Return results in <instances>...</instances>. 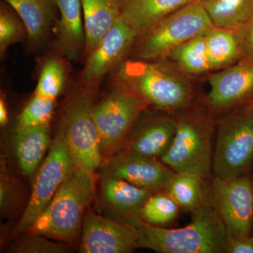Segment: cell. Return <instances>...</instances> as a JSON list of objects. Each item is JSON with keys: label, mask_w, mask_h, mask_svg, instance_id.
<instances>
[{"label": "cell", "mask_w": 253, "mask_h": 253, "mask_svg": "<svg viewBox=\"0 0 253 253\" xmlns=\"http://www.w3.org/2000/svg\"><path fill=\"white\" fill-rule=\"evenodd\" d=\"M116 69L117 84L158 111L175 114L200 102L189 76L168 60L126 59Z\"/></svg>", "instance_id": "6da1fadb"}, {"label": "cell", "mask_w": 253, "mask_h": 253, "mask_svg": "<svg viewBox=\"0 0 253 253\" xmlns=\"http://www.w3.org/2000/svg\"><path fill=\"white\" fill-rule=\"evenodd\" d=\"M189 224L178 229L146 224L138 217L125 220L136 228L137 248L159 253H226L229 236L209 204L193 211Z\"/></svg>", "instance_id": "7a4b0ae2"}, {"label": "cell", "mask_w": 253, "mask_h": 253, "mask_svg": "<svg viewBox=\"0 0 253 253\" xmlns=\"http://www.w3.org/2000/svg\"><path fill=\"white\" fill-rule=\"evenodd\" d=\"M174 116V139L160 161L173 172L195 173L209 180L212 177V140L217 126L214 115L199 102Z\"/></svg>", "instance_id": "3957f363"}, {"label": "cell", "mask_w": 253, "mask_h": 253, "mask_svg": "<svg viewBox=\"0 0 253 253\" xmlns=\"http://www.w3.org/2000/svg\"><path fill=\"white\" fill-rule=\"evenodd\" d=\"M94 174L75 166L47 207L26 232L71 243L83 226L84 212L94 196Z\"/></svg>", "instance_id": "277c9868"}, {"label": "cell", "mask_w": 253, "mask_h": 253, "mask_svg": "<svg viewBox=\"0 0 253 253\" xmlns=\"http://www.w3.org/2000/svg\"><path fill=\"white\" fill-rule=\"evenodd\" d=\"M213 26L201 0H198L163 18L138 37L132 48L134 59H166L178 46L206 34Z\"/></svg>", "instance_id": "5b68a950"}, {"label": "cell", "mask_w": 253, "mask_h": 253, "mask_svg": "<svg viewBox=\"0 0 253 253\" xmlns=\"http://www.w3.org/2000/svg\"><path fill=\"white\" fill-rule=\"evenodd\" d=\"M93 89L85 86L71 96L63 111L59 135L67 145L76 166L94 174L104 156L93 118Z\"/></svg>", "instance_id": "8992f818"}, {"label": "cell", "mask_w": 253, "mask_h": 253, "mask_svg": "<svg viewBox=\"0 0 253 253\" xmlns=\"http://www.w3.org/2000/svg\"><path fill=\"white\" fill-rule=\"evenodd\" d=\"M253 161V111L235 109L217 123L213 153L214 176L231 179L244 175Z\"/></svg>", "instance_id": "52a82bcc"}, {"label": "cell", "mask_w": 253, "mask_h": 253, "mask_svg": "<svg viewBox=\"0 0 253 253\" xmlns=\"http://www.w3.org/2000/svg\"><path fill=\"white\" fill-rule=\"evenodd\" d=\"M148 105L124 86L118 84L104 99L94 104L93 118L103 156L116 154Z\"/></svg>", "instance_id": "ba28073f"}, {"label": "cell", "mask_w": 253, "mask_h": 253, "mask_svg": "<svg viewBox=\"0 0 253 253\" xmlns=\"http://www.w3.org/2000/svg\"><path fill=\"white\" fill-rule=\"evenodd\" d=\"M208 204L224 222L229 238L251 235L253 229V178L245 174L208 181Z\"/></svg>", "instance_id": "9c48e42d"}, {"label": "cell", "mask_w": 253, "mask_h": 253, "mask_svg": "<svg viewBox=\"0 0 253 253\" xmlns=\"http://www.w3.org/2000/svg\"><path fill=\"white\" fill-rule=\"evenodd\" d=\"M76 166L67 145L58 135L51 143L49 154L37 170L32 194L13 235L26 232L44 212L56 191Z\"/></svg>", "instance_id": "30bf717a"}, {"label": "cell", "mask_w": 253, "mask_h": 253, "mask_svg": "<svg viewBox=\"0 0 253 253\" xmlns=\"http://www.w3.org/2000/svg\"><path fill=\"white\" fill-rule=\"evenodd\" d=\"M205 104L214 116L239 107L253 96V60L241 59L208 79Z\"/></svg>", "instance_id": "8fae6325"}, {"label": "cell", "mask_w": 253, "mask_h": 253, "mask_svg": "<svg viewBox=\"0 0 253 253\" xmlns=\"http://www.w3.org/2000/svg\"><path fill=\"white\" fill-rule=\"evenodd\" d=\"M139 33L122 16L87 58L83 81L94 88L106 73L116 69L132 50Z\"/></svg>", "instance_id": "7c38bea8"}, {"label": "cell", "mask_w": 253, "mask_h": 253, "mask_svg": "<svg viewBox=\"0 0 253 253\" xmlns=\"http://www.w3.org/2000/svg\"><path fill=\"white\" fill-rule=\"evenodd\" d=\"M82 228L80 253H129L138 249L137 231L129 223L89 212L84 216Z\"/></svg>", "instance_id": "4fadbf2b"}, {"label": "cell", "mask_w": 253, "mask_h": 253, "mask_svg": "<svg viewBox=\"0 0 253 253\" xmlns=\"http://www.w3.org/2000/svg\"><path fill=\"white\" fill-rule=\"evenodd\" d=\"M175 131L174 114L150 113L139 122L137 119L120 151L161 160L172 145Z\"/></svg>", "instance_id": "5bb4252c"}, {"label": "cell", "mask_w": 253, "mask_h": 253, "mask_svg": "<svg viewBox=\"0 0 253 253\" xmlns=\"http://www.w3.org/2000/svg\"><path fill=\"white\" fill-rule=\"evenodd\" d=\"M174 173L156 158L124 151L111 156L104 169V175L120 178L138 187L156 192L166 189Z\"/></svg>", "instance_id": "9a60e30c"}, {"label": "cell", "mask_w": 253, "mask_h": 253, "mask_svg": "<svg viewBox=\"0 0 253 253\" xmlns=\"http://www.w3.org/2000/svg\"><path fill=\"white\" fill-rule=\"evenodd\" d=\"M59 9L57 46L68 59H77L85 51L86 37L82 19L81 0H53Z\"/></svg>", "instance_id": "2e32d148"}, {"label": "cell", "mask_w": 253, "mask_h": 253, "mask_svg": "<svg viewBox=\"0 0 253 253\" xmlns=\"http://www.w3.org/2000/svg\"><path fill=\"white\" fill-rule=\"evenodd\" d=\"M101 190L104 202L115 212L121 214L123 221L139 217L145 202L156 192L109 175L103 176Z\"/></svg>", "instance_id": "e0dca14e"}, {"label": "cell", "mask_w": 253, "mask_h": 253, "mask_svg": "<svg viewBox=\"0 0 253 253\" xmlns=\"http://www.w3.org/2000/svg\"><path fill=\"white\" fill-rule=\"evenodd\" d=\"M198 0H118L121 16L139 36L168 15Z\"/></svg>", "instance_id": "ac0fdd59"}, {"label": "cell", "mask_w": 253, "mask_h": 253, "mask_svg": "<svg viewBox=\"0 0 253 253\" xmlns=\"http://www.w3.org/2000/svg\"><path fill=\"white\" fill-rule=\"evenodd\" d=\"M85 31L86 57L121 17L118 0H81Z\"/></svg>", "instance_id": "d6986e66"}, {"label": "cell", "mask_w": 253, "mask_h": 253, "mask_svg": "<svg viewBox=\"0 0 253 253\" xmlns=\"http://www.w3.org/2000/svg\"><path fill=\"white\" fill-rule=\"evenodd\" d=\"M49 146V126L18 129L14 137V150L25 175L36 173Z\"/></svg>", "instance_id": "ffe728a7"}, {"label": "cell", "mask_w": 253, "mask_h": 253, "mask_svg": "<svg viewBox=\"0 0 253 253\" xmlns=\"http://www.w3.org/2000/svg\"><path fill=\"white\" fill-rule=\"evenodd\" d=\"M16 11L24 23L32 44L44 41L54 18L53 0H1Z\"/></svg>", "instance_id": "44dd1931"}, {"label": "cell", "mask_w": 253, "mask_h": 253, "mask_svg": "<svg viewBox=\"0 0 253 253\" xmlns=\"http://www.w3.org/2000/svg\"><path fill=\"white\" fill-rule=\"evenodd\" d=\"M207 181L195 173L174 172L165 191L181 209L192 212L208 204Z\"/></svg>", "instance_id": "7402d4cb"}, {"label": "cell", "mask_w": 253, "mask_h": 253, "mask_svg": "<svg viewBox=\"0 0 253 253\" xmlns=\"http://www.w3.org/2000/svg\"><path fill=\"white\" fill-rule=\"evenodd\" d=\"M205 38L212 71L229 67L242 59L239 39L234 30L213 26Z\"/></svg>", "instance_id": "603a6c76"}, {"label": "cell", "mask_w": 253, "mask_h": 253, "mask_svg": "<svg viewBox=\"0 0 253 253\" xmlns=\"http://www.w3.org/2000/svg\"><path fill=\"white\" fill-rule=\"evenodd\" d=\"M212 24L237 30L253 15V0H201Z\"/></svg>", "instance_id": "cb8c5ba5"}, {"label": "cell", "mask_w": 253, "mask_h": 253, "mask_svg": "<svg viewBox=\"0 0 253 253\" xmlns=\"http://www.w3.org/2000/svg\"><path fill=\"white\" fill-rule=\"evenodd\" d=\"M166 60L188 76L212 71L205 35L196 37L178 46Z\"/></svg>", "instance_id": "d4e9b609"}, {"label": "cell", "mask_w": 253, "mask_h": 253, "mask_svg": "<svg viewBox=\"0 0 253 253\" xmlns=\"http://www.w3.org/2000/svg\"><path fill=\"white\" fill-rule=\"evenodd\" d=\"M181 208L165 190L151 195L145 202L139 214V219L153 226H163L177 217Z\"/></svg>", "instance_id": "484cf974"}, {"label": "cell", "mask_w": 253, "mask_h": 253, "mask_svg": "<svg viewBox=\"0 0 253 253\" xmlns=\"http://www.w3.org/2000/svg\"><path fill=\"white\" fill-rule=\"evenodd\" d=\"M23 202L19 183L11 174L6 160L1 158L0 167V213L1 218H9L17 212Z\"/></svg>", "instance_id": "4316f807"}, {"label": "cell", "mask_w": 253, "mask_h": 253, "mask_svg": "<svg viewBox=\"0 0 253 253\" xmlns=\"http://www.w3.org/2000/svg\"><path fill=\"white\" fill-rule=\"evenodd\" d=\"M66 82L64 65L59 59L51 58L42 68L35 94L41 97L56 100Z\"/></svg>", "instance_id": "83f0119b"}, {"label": "cell", "mask_w": 253, "mask_h": 253, "mask_svg": "<svg viewBox=\"0 0 253 253\" xmlns=\"http://www.w3.org/2000/svg\"><path fill=\"white\" fill-rule=\"evenodd\" d=\"M55 101L33 95L20 114L18 129L49 126L54 110Z\"/></svg>", "instance_id": "f1b7e54d"}, {"label": "cell", "mask_w": 253, "mask_h": 253, "mask_svg": "<svg viewBox=\"0 0 253 253\" xmlns=\"http://www.w3.org/2000/svg\"><path fill=\"white\" fill-rule=\"evenodd\" d=\"M20 236L15 240L7 251L13 253H67L71 249L61 243L54 242L41 234H32Z\"/></svg>", "instance_id": "f546056e"}, {"label": "cell", "mask_w": 253, "mask_h": 253, "mask_svg": "<svg viewBox=\"0 0 253 253\" xmlns=\"http://www.w3.org/2000/svg\"><path fill=\"white\" fill-rule=\"evenodd\" d=\"M26 33L24 23L4 2L0 9V52L4 54L11 44L19 42Z\"/></svg>", "instance_id": "4dcf8cb0"}, {"label": "cell", "mask_w": 253, "mask_h": 253, "mask_svg": "<svg viewBox=\"0 0 253 253\" xmlns=\"http://www.w3.org/2000/svg\"><path fill=\"white\" fill-rule=\"evenodd\" d=\"M242 59L253 60V15L241 27L235 30Z\"/></svg>", "instance_id": "1f68e13d"}, {"label": "cell", "mask_w": 253, "mask_h": 253, "mask_svg": "<svg viewBox=\"0 0 253 253\" xmlns=\"http://www.w3.org/2000/svg\"><path fill=\"white\" fill-rule=\"evenodd\" d=\"M226 253H253V234L242 237L229 238Z\"/></svg>", "instance_id": "d6a6232c"}, {"label": "cell", "mask_w": 253, "mask_h": 253, "mask_svg": "<svg viewBox=\"0 0 253 253\" xmlns=\"http://www.w3.org/2000/svg\"><path fill=\"white\" fill-rule=\"evenodd\" d=\"M9 121L8 118V111L6 109V103L5 100L2 96L0 99V124L1 126H6Z\"/></svg>", "instance_id": "836d02e7"}, {"label": "cell", "mask_w": 253, "mask_h": 253, "mask_svg": "<svg viewBox=\"0 0 253 253\" xmlns=\"http://www.w3.org/2000/svg\"><path fill=\"white\" fill-rule=\"evenodd\" d=\"M236 109H241L244 110V111H253V96L251 99L246 101L244 104L240 106L239 107L236 108Z\"/></svg>", "instance_id": "e575fe53"}]
</instances>
